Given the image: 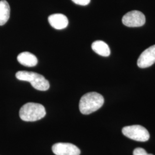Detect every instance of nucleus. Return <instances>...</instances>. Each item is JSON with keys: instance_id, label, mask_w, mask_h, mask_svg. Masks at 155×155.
<instances>
[{"instance_id": "1", "label": "nucleus", "mask_w": 155, "mask_h": 155, "mask_svg": "<svg viewBox=\"0 0 155 155\" xmlns=\"http://www.w3.org/2000/svg\"><path fill=\"white\" fill-rule=\"evenodd\" d=\"M104 104L102 95L96 92H90L83 95L79 101V110L83 114H90L98 110Z\"/></svg>"}, {"instance_id": "2", "label": "nucleus", "mask_w": 155, "mask_h": 155, "mask_svg": "<svg viewBox=\"0 0 155 155\" xmlns=\"http://www.w3.org/2000/svg\"><path fill=\"white\" fill-rule=\"evenodd\" d=\"M46 114L45 107L40 104L29 102L21 107L19 111L20 118L27 122H33L41 120Z\"/></svg>"}, {"instance_id": "3", "label": "nucleus", "mask_w": 155, "mask_h": 155, "mask_svg": "<svg viewBox=\"0 0 155 155\" xmlns=\"http://www.w3.org/2000/svg\"><path fill=\"white\" fill-rule=\"evenodd\" d=\"M17 79L28 82L33 88L40 91H46L50 88V83L44 76L31 71H19L16 74Z\"/></svg>"}, {"instance_id": "4", "label": "nucleus", "mask_w": 155, "mask_h": 155, "mask_svg": "<svg viewBox=\"0 0 155 155\" xmlns=\"http://www.w3.org/2000/svg\"><path fill=\"white\" fill-rule=\"evenodd\" d=\"M122 132L127 138L137 141L145 142L150 139V133L148 130L139 125L125 127L122 128Z\"/></svg>"}, {"instance_id": "5", "label": "nucleus", "mask_w": 155, "mask_h": 155, "mask_svg": "<svg viewBox=\"0 0 155 155\" xmlns=\"http://www.w3.org/2000/svg\"><path fill=\"white\" fill-rule=\"evenodd\" d=\"M122 22L128 27H139L145 23L144 14L138 11L129 12L122 17Z\"/></svg>"}, {"instance_id": "6", "label": "nucleus", "mask_w": 155, "mask_h": 155, "mask_svg": "<svg viewBox=\"0 0 155 155\" xmlns=\"http://www.w3.org/2000/svg\"><path fill=\"white\" fill-rule=\"evenodd\" d=\"M52 150L56 155H79L81 153V150L76 145L67 143L54 144Z\"/></svg>"}, {"instance_id": "7", "label": "nucleus", "mask_w": 155, "mask_h": 155, "mask_svg": "<svg viewBox=\"0 0 155 155\" xmlns=\"http://www.w3.org/2000/svg\"><path fill=\"white\" fill-rule=\"evenodd\" d=\"M155 63V45L143 51L139 56L137 65L140 68H145L151 66Z\"/></svg>"}, {"instance_id": "8", "label": "nucleus", "mask_w": 155, "mask_h": 155, "mask_svg": "<svg viewBox=\"0 0 155 155\" xmlns=\"http://www.w3.org/2000/svg\"><path fill=\"white\" fill-rule=\"evenodd\" d=\"M48 20L50 25L53 28L58 30L66 28L68 24L67 17L61 13L51 15L48 17Z\"/></svg>"}, {"instance_id": "9", "label": "nucleus", "mask_w": 155, "mask_h": 155, "mask_svg": "<svg viewBox=\"0 0 155 155\" xmlns=\"http://www.w3.org/2000/svg\"><path fill=\"white\" fill-rule=\"evenodd\" d=\"M17 61L23 66L34 67L37 65L38 60L36 56L29 52H23L17 56Z\"/></svg>"}, {"instance_id": "10", "label": "nucleus", "mask_w": 155, "mask_h": 155, "mask_svg": "<svg viewBox=\"0 0 155 155\" xmlns=\"http://www.w3.org/2000/svg\"><path fill=\"white\" fill-rule=\"evenodd\" d=\"M91 48L95 53L102 56L107 57L110 55L109 47L103 41L97 40L94 41L91 45Z\"/></svg>"}, {"instance_id": "11", "label": "nucleus", "mask_w": 155, "mask_h": 155, "mask_svg": "<svg viewBox=\"0 0 155 155\" xmlns=\"http://www.w3.org/2000/svg\"><path fill=\"white\" fill-rule=\"evenodd\" d=\"M11 9L5 0L0 1V25H4L10 17Z\"/></svg>"}, {"instance_id": "12", "label": "nucleus", "mask_w": 155, "mask_h": 155, "mask_svg": "<svg viewBox=\"0 0 155 155\" xmlns=\"http://www.w3.org/2000/svg\"><path fill=\"white\" fill-rule=\"evenodd\" d=\"M133 155H153L149 154L145 150L142 148H137L133 150Z\"/></svg>"}, {"instance_id": "13", "label": "nucleus", "mask_w": 155, "mask_h": 155, "mask_svg": "<svg viewBox=\"0 0 155 155\" xmlns=\"http://www.w3.org/2000/svg\"><path fill=\"white\" fill-rule=\"evenodd\" d=\"M72 1L79 5H87L90 2L91 0H72Z\"/></svg>"}]
</instances>
